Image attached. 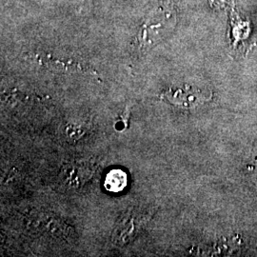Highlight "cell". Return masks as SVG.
<instances>
[{
    "label": "cell",
    "mask_w": 257,
    "mask_h": 257,
    "mask_svg": "<svg viewBox=\"0 0 257 257\" xmlns=\"http://www.w3.org/2000/svg\"><path fill=\"white\" fill-rule=\"evenodd\" d=\"M167 100L176 107L181 109H194L205 102L211 99V92H204L191 87H185L184 89L173 90L170 89L164 93Z\"/></svg>",
    "instance_id": "1"
},
{
    "label": "cell",
    "mask_w": 257,
    "mask_h": 257,
    "mask_svg": "<svg viewBox=\"0 0 257 257\" xmlns=\"http://www.w3.org/2000/svg\"><path fill=\"white\" fill-rule=\"evenodd\" d=\"M127 175L122 170H111L105 178L104 186L107 191L110 193H120L127 186Z\"/></svg>",
    "instance_id": "2"
}]
</instances>
